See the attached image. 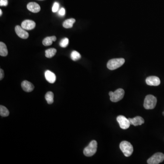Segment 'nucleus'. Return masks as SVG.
<instances>
[{"label":"nucleus","instance_id":"1","mask_svg":"<svg viewBox=\"0 0 164 164\" xmlns=\"http://www.w3.org/2000/svg\"><path fill=\"white\" fill-rule=\"evenodd\" d=\"M120 150L126 157H129L133 152V147L132 145L127 141H123L119 145Z\"/></svg>","mask_w":164,"mask_h":164},{"label":"nucleus","instance_id":"2","mask_svg":"<svg viewBox=\"0 0 164 164\" xmlns=\"http://www.w3.org/2000/svg\"><path fill=\"white\" fill-rule=\"evenodd\" d=\"M125 62V59L123 58L110 59L107 63V68L111 70H113L122 66Z\"/></svg>","mask_w":164,"mask_h":164},{"label":"nucleus","instance_id":"3","mask_svg":"<svg viewBox=\"0 0 164 164\" xmlns=\"http://www.w3.org/2000/svg\"><path fill=\"white\" fill-rule=\"evenodd\" d=\"M157 99L156 97L152 95H148L145 97L144 104V107L146 110H152L156 107Z\"/></svg>","mask_w":164,"mask_h":164},{"label":"nucleus","instance_id":"4","mask_svg":"<svg viewBox=\"0 0 164 164\" xmlns=\"http://www.w3.org/2000/svg\"><path fill=\"white\" fill-rule=\"evenodd\" d=\"M97 142L93 140L89 144L88 146L85 148L84 154L86 156L90 157L94 156L97 150Z\"/></svg>","mask_w":164,"mask_h":164},{"label":"nucleus","instance_id":"5","mask_svg":"<svg viewBox=\"0 0 164 164\" xmlns=\"http://www.w3.org/2000/svg\"><path fill=\"white\" fill-rule=\"evenodd\" d=\"M110 100L113 102H117L121 101L124 97L125 95V91L122 88H119L114 92H109Z\"/></svg>","mask_w":164,"mask_h":164},{"label":"nucleus","instance_id":"6","mask_svg":"<svg viewBox=\"0 0 164 164\" xmlns=\"http://www.w3.org/2000/svg\"><path fill=\"white\" fill-rule=\"evenodd\" d=\"M164 160V155L162 153L158 152L154 154L153 156L147 160L149 164H158L163 162Z\"/></svg>","mask_w":164,"mask_h":164},{"label":"nucleus","instance_id":"7","mask_svg":"<svg viewBox=\"0 0 164 164\" xmlns=\"http://www.w3.org/2000/svg\"><path fill=\"white\" fill-rule=\"evenodd\" d=\"M117 121L119 124L120 127L123 129H127L131 125L128 119H127L124 116H118L117 118Z\"/></svg>","mask_w":164,"mask_h":164},{"label":"nucleus","instance_id":"8","mask_svg":"<svg viewBox=\"0 0 164 164\" xmlns=\"http://www.w3.org/2000/svg\"><path fill=\"white\" fill-rule=\"evenodd\" d=\"M15 32L19 38L23 39H27L29 37V34L22 26H17L15 27Z\"/></svg>","mask_w":164,"mask_h":164},{"label":"nucleus","instance_id":"9","mask_svg":"<svg viewBox=\"0 0 164 164\" xmlns=\"http://www.w3.org/2000/svg\"><path fill=\"white\" fill-rule=\"evenodd\" d=\"M146 83L148 85L157 86L160 85V80L156 76H150L146 79Z\"/></svg>","mask_w":164,"mask_h":164},{"label":"nucleus","instance_id":"10","mask_svg":"<svg viewBox=\"0 0 164 164\" xmlns=\"http://www.w3.org/2000/svg\"><path fill=\"white\" fill-rule=\"evenodd\" d=\"M36 26V23L33 21L26 20L23 22L21 26L25 30H31L34 29Z\"/></svg>","mask_w":164,"mask_h":164},{"label":"nucleus","instance_id":"11","mask_svg":"<svg viewBox=\"0 0 164 164\" xmlns=\"http://www.w3.org/2000/svg\"><path fill=\"white\" fill-rule=\"evenodd\" d=\"M21 86L24 91L26 92H31L33 90L34 86L32 84L28 81H23L21 84Z\"/></svg>","mask_w":164,"mask_h":164},{"label":"nucleus","instance_id":"12","mask_svg":"<svg viewBox=\"0 0 164 164\" xmlns=\"http://www.w3.org/2000/svg\"><path fill=\"white\" fill-rule=\"evenodd\" d=\"M27 8L33 13H38L41 10L39 5L36 2H31L27 5Z\"/></svg>","mask_w":164,"mask_h":164},{"label":"nucleus","instance_id":"13","mask_svg":"<svg viewBox=\"0 0 164 164\" xmlns=\"http://www.w3.org/2000/svg\"><path fill=\"white\" fill-rule=\"evenodd\" d=\"M45 77L47 81L51 84H54L56 80L55 74L49 70H47L45 72Z\"/></svg>","mask_w":164,"mask_h":164},{"label":"nucleus","instance_id":"14","mask_svg":"<svg viewBox=\"0 0 164 164\" xmlns=\"http://www.w3.org/2000/svg\"><path fill=\"white\" fill-rule=\"evenodd\" d=\"M129 122L131 125L136 126L138 125H141L142 124L144 123V120L142 117L141 116H136L133 119L129 118Z\"/></svg>","mask_w":164,"mask_h":164},{"label":"nucleus","instance_id":"15","mask_svg":"<svg viewBox=\"0 0 164 164\" xmlns=\"http://www.w3.org/2000/svg\"><path fill=\"white\" fill-rule=\"evenodd\" d=\"M56 37L54 36L47 37L43 39L42 44L45 46H50L52 45L53 42L56 41Z\"/></svg>","mask_w":164,"mask_h":164},{"label":"nucleus","instance_id":"16","mask_svg":"<svg viewBox=\"0 0 164 164\" xmlns=\"http://www.w3.org/2000/svg\"><path fill=\"white\" fill-rule=\"evenodd\" d=\"M8 54V50L6 44L3 42H0V55L6 57Z\"/></svg>","mask_w":164,"mask_h":164},{"label":"nucleus","instance_id":"17","mask_svg":"<svg viewBox=\"0 0 164 164\" xmlns=\"http://www.w3.org/2000/svg\"><path fill=\"white\" fill-rule=\"evenodd\" d=\"M76 22V20L74 18H70V19L66 20L63 23V26L65 28H70L73 27V24Z\"/></svg>","mask_w":164,"mask_h":164},{"label":"nucleus","instance_id":"18","mask_svg":"<svg viewBox=\"0 0 164 164\" xmlns=\"http://www.w3.org/2000/svg\"><path fill=\"white\" fill-rule=\"evenodd\" d=\"M45 99L48 104H51L54 103V94L51 91L47 92L45 95Z\"/></svg>","mask_w":164,"mask_h":164},{"label":"nucleus","instance_id":"19","mask_svg":"<svg viewBox=\"0 0 164 164\" xmlns=\"http://www.w3.org/2000/svg\"><path fill=\"white\" fill-rule=\"evenodd\" d=\"M57 53V50L54 48L48 49L45 51V56L48 58H52Z\"/></svg>","mask_w":164,"mask_h":164},{"label":"nucleus","instance_id":"20","mask_svg":"<svg viewBox=\"0 0 164 164\" xmlns=\"http://www.w3.org/2000/svg\"><path fill=\"white\" fill-rule=\"evenodd\" d=\"M9 111L8 109L3 105L0 106V115L2 117H7L9 115Z\"/></svg>","mask_w":164,"mask_h":164},{"label":"nucleus","instance_id":"21","mask_svg":"<svg viewBox=\"0 0 164 164\" xmlns=\"http://www.w3.org/2000/svg\"><path fill=\"white\" fill-rule=\"evenodd\" d=\"M81 57L80 54L76 51H73L71 54V58L73 61H76L80 59Z\"/></svg>","mask_w":164,"mask_h":164},{"label":"nucleus","instance_id":"22","mask_svg":"<svg viewBox=\"0 0 164 164\" xmlns=\"http://www.w3.org/2000/svg\"><path fill=\"white\" fill-rule=\"evenodd\" d=\"M69 43V40L68 38H65L62 39L59 43L60 46L62 48H66L68 46Z\"/></svg>","mask_w":164,"mask_h":164},{"label":"nucleus","instance_id":"23","mask_svg":"<svg viewBox=\"0 0 164 164\" xmlns=\"http://www.w3.org/2000/svg\"><path fill=\"white\" fill-rule=\"evenodd\" d=\"M59 4L58 2H55L53 5V8H52V11L53 12H57L58 11V9H59Z\"/></svg>","mask_w":164,"mask_h":164},{"label":"nucleus","instance_id":"24","mask_svg":"<svg viewBox=\"0 0 164 164\" xmlns=\"http://www.w3.org/2000/svg\"><path fill=\"white\" fill-rule=\"evenodd\" d=\"M8 5V0H0V6H7Z\"/></svg>","mask_w":164,"mask_h":164},{"label":"nucleus","instance_id":"25","mask_svg":"<svg viewBox=\"0 0 164 164\" xmlns=\"http://www.w3.org/2000/svg\"><path fill=\"white\" fill-rule=\"evenodd\" d=\"M65 14V10L64 8H61V9L59 10V14L61 16H64Z\"/></svg>","mask_w":164,"mask_h":164},{"label":"nucleus","instance_id":"26","mask_svg":"<svg viewBox=\"0 0 164 164\" xmlns=\"http://www.w3.org/2000/svg\"><path fill=\"white\" fill-rule=\"evenodd\" d=\"M4 77V73L3 70L1 69L0 70V80H2Z\"/></svg>","mask_w":164,"mask_h":164},{"label":"nucleus","instance_id":"27","mask_svg":"<svg viewBox=\"0 0 164 164\" xmlns=\"http://www.w3.org/2000/svg\"><path fill=\"white\" fill-rule=\"evenodd\" d=\"M2 10H0V16H1L2 15Z\"/></svg>","mask_w":164,"mask_h":164},{"label":"nucleus","instance_id":"28","mask_svg":"<svg viewBox=\"0 0 164 164\" xmlns=\"http://www.w3.org/2000/svg\"><path fill=\"white\" fill-rule=\"evenodd\" d=\"M163 116H164V111L163 112Z\"/></svg>","mask_w":164,"mask_h":164},{"label":"nucleus","instance_id":"29","mask_svg":"<svg viewBox=\"0 0 164 164\" xmlns=\"http://www.w3.org/2000/svg\"><path fill=\"white\" fill-rule=\"evenodd\" d=\"M41 1H42V0H41Z\"/></svg>","mask_w":164,"mask_h":164}]
</instances>
